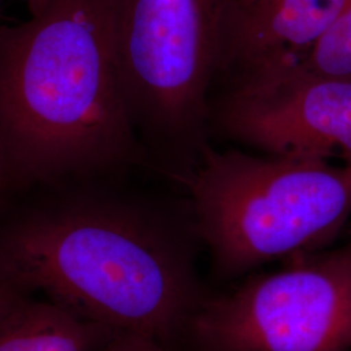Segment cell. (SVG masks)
<instances>
[{
	"label": "cell",
	"mask_w": 351,
	"mask_h": 351,
	"mask_svg": "<svg viewBox=\"0 0 351 351\" xmlns=\"http://www.w3.org/2000/svg\"><path fill=\"white\" fill-rule=\"evenodd\" d=\"M152 178L73 177L0 194V271L90 322L182 350L210 298L203 242L188 195Z\"/></svg>",
	"instance_id": "6da1fadb"
},
{
	"label": "cell",
	"mask_w": 351,
	"mask_h": 351,
	"mask_svg": "<svg viewBox=\"0 0 351 351\" xmlns=\"http://www.w3.org/2000/svg\"><path fill=\"white\" fill-rule=\"evenodd\" d=\"M112 13V0H47L25 23L0 26L5 191L73 177L151 175L119 84Z\"/></svg>",
	"instance_id": "7a4b0ae2"
},
{
	"label": "cell",
	"mask_w": 351,
	"mask_h": 351,
	"mask_svg": "<svg viewBox=\"0 0 351 351\" xmlns=\"http://www.w3.org/2000/svg\"><path fill=\"white\" fill-rule=\"evenodd\" d=\"M113 50L151 175L184 191L213 145L228 0H112Z\"/></svg>",
	"instance_id": "3957f363"
},
{
	"label": "cell",
	"mask_w": 351,
	"mask_h": 351,
	"mask_svg": "<svg viewBox=\"0 0 351 351\" xmlns=\"http://www.w3.org/2000/svg\"><path fill=\"white\" fill-rule=\"evenodd\" d=\"M184 193L221 278L324 250L351 217V165L211 145Z\"/></svg>",
	"instance_id": "277c9868"
},
{
	"label": "cell",
	"mask_w": 351,
	"mask_h": 351,
	"mask_svg": "<svg viewBox=\"0 0 351 351\" xmlns=\"http://www.w3.org/2000/svg\"><path fill=\"white\" fill-rule=\"evenodd\" d=\"M288 262L210 297L189 328L190 350H350L351 241Z\"/></svg>",
	"instance_id": "5b68a950"
},
{
	"label": "cell",
	"mask_w": 351,
	"mask_h": 351,
	"mask_svg": "<svg viewBox=\"0 0 351 351\" xmlns=\"http://www.w3.org/2000/svg\"><path fill=\"white\" fill-rule=\"evenodd\" d=\"M215 136L278 156L341 159L351 165V81L295 68L220 88L211 97Z\"/></svg>",
	"instance_id": "8992f818"
},
{
	"label": "cell",
	"mask_w": 351,
	"mask_h": 351,
	"mask_svg": "<svg viewBox=\"0 0 351 351\" xmlns=\"http://www.w3.org/2000/svg\"><path fill=\"white\" fill-rule=\"evenodd\" d=\"M350 0H228L226 37L215 88L295 68Z\"/></svg>",
	"instance_id": "52a82bcc"
},
{
	"label": "cell",
	"mask_w": 351,
	"mask_h": 351,
	"mask_svg": "<svg viewBox=\"0 0 351 351\" xmlns=\"http://www.w3.org/2000/svg\"><path fill=\"white\" fill-rule=\"evenodd\" d=\"M113 332L32 295L0 326V351H97Z\"/></svg>",
	"instance_id": "ba28073f"
},
{
	"label": "cell",
	"mask_w": 351,
	"mask_h": 351,
	"mask_svg": "<svg viewBox=\"0 0 351 351\" xmlns=\"http://www.w3.org/2000/svg\"><path fill=\"white\" fill-rule=\"evenodd\" d=\"M295 69L351 81V0Z\"/></svg>",
	"instance_id": "9c48e42d"
},
{
	"label": "cell",
	"mask_w": 351,
	"mask_h": 351,
	"mask_svg": "<svg viewBox=\"0 0 351 351\" xmlns=\"http://www.w3.org/2000/svg\"><path fill=\"white\" fill-rule=\"evenodd\" d=\"M97 351H171L155 339L129 333V332H113Z\"/></svg>",
	"instance_id": "30bf717a"
},
{
	"label": "cell",
	"mask_w": 351,
	"mask_h": 351,
	"mask_svg": "<svg viewBox=\"0 0 351 351\" xmlns=\"http://www.w3.org/2000/svg\"><path fill=\"white\" fill-rule=\"evenodd\" d=\"M32 295L33 294L0 271V326Z\"/></svg>",
	"instance_id": "8fae6325"
},
{
	"label": "cell",
	"mask_w": 351,
	"mask_h": 351,
	"mask_svg": "<svg viewBox=\"0 0 351 351\" xmlns=\"http://www.w3.org/2000/svg\"><path fill=\"white\" fill-rule=\"evenodd\" d=\"M11 182V171L7 155L0 143V194H3L7 189L10 188Z\"/></svg>",
	"instance_id": "7c38bea8"
},
{
	"label": "cell",
	"mask_w": 351,
	"mask_h": 351,
	"mask_svg": "<svg viewBox=\"0 0 351 351\" xmlns=\"http://www.w3.org/2000/svg\"><path fill=\"white\" fill-rule=\"evenodd\" d=\"M26 7L29 10L30 14L38 12L46 3L47 0H25Z\"/></svg>",
	"instance_id": "4fadbf2b"
}]
</instances>
